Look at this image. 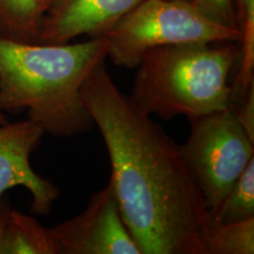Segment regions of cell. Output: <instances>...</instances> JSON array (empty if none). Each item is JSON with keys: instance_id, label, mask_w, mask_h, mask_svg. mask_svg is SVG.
Wrapping results in <instances>:
<instances>
[{"instance_id": "cell-1", "label": "cell", "mask_w": 254, "mask_h": 254, "mask_svg": "<svg viewBox=\"0 0 254 254\" xmlns=\"http://www.w3.org/2000/svg\"><path fill=\"white\" fill-rule=\"evenodd\" d=\"M80 93L103 135L110 182L141 253L205 254L211 215L180 145L123 93L106 62L88 74Z\"/></svg>"}, {"instance_id": "cell-2", "label": "cell", "mask_w": 254, "mask_h": 254, "mask_svg": "<svg viewBox=\"0 0 254 254\" xmlns=\"http://www.w3.org/2000/svg\"><path fill=\"white\" fill-rule=\"evenodd\" d=\"M105 36L82 43H21L0 37V111L20 113L57 138L95 126L81 98L88 74L106 62Z\"/></svg>"}, {"instance_id": "cell-3", "label": "cell", "mask_w": 254, "mask_h": 254, "mask_svg": "<svg viewBox=\"0 0 254 254\" xmlns=\"http://www.w3.org/2000/svg\"><path fill=\"white\" fill-rule=\"evenodd\" d=\"M182 44L150 50L142 57L133 82L132 99L150 116L189 120L231 109L233 88L228 84L239 60L234 43Z\"/></svg>"}, {"instance_id": "cell-4", "label": "cell", "mask_w": 254, "mask_h": 254, "mask_svg": "<svg viewBox=\"0 0 254 254\" xmlns=\"http://www.w3.org/2000/svg\"><path fill=\"white\" fill-rule=\"evenodd\" d=\"M107 58L135 68L147 51L182 44L239 43L237 27L215 20L193 0H144L105 34Z\"/></svg>"}, {"instance_id": "cell-5", "label": "cell", "mask_w": 254, "mask_h": 254, "mask_svg": "<svg viewBox=\"0 0 254 254\" xmlns=\"http://www.w3.org/2000/svg\"><path fill=\"white\" fill-rule=\"evenodd\" d=\"M180 152L198 184L208 211L218 207L254 159V141L232 109L193 118Z\"/></svg>"}, {"instance_id": "cell-6", "label": "cell", "mask_w": 254, "mask_h": 254, "mask_svg": "<svg viewBox=\"0 0 254 254\" xmlns=\"http://www.w3.org/2000/svg\"><path fill=\"white\" fill-rule=\"evenodd\" d=\"M62 254H142L126 226L109 182L77 217L51 228Z\"/></svg>"}, {"instance_id": "cell-7", "label": "cell", "mask_w": 254, "mask_h": 254, "mask_svg": "<svg viewBox=\"0 0 254 254\" xmlns=\"http://www.w3.org/2000/svg\"><path fill=\"white\" fill-rule=\"evenodd\" d=\"M43 129L30 120L0 125V196L13 187H24L31 194L30 212L47 215L60 196V190L41 177L31 165V154L37 150Z\"/></svg>"}, {"instance_id": "cell-8", "label": "cell", "mask_w": 254, "mask_h": 254, "mask_svg": "<svg viewBox=\"0 0 254 254\" xmlns=\"http://www.w3.org/2000/svg\"><path fill=\"white\" fill-rule=\"evenodd\" d=\"M144 0H50L38 43L66 44L81 36H105Z\"/></svg>"}, {"instance_id": "cell-9", "label": "cell", "mask_w": 254, "mask_h": 254, "mask_svg": "<svg viewBox=\"0 0 254 254\" xmlns=\"http://www.w3.org/2000/svg\"><path fill=\"white\" fill-rule=\"evenodd\" d=\"M2 254H62L51 228L32 215L9 209L6 222Z\"/></svg>"}, {"instance_id": "cell-10", "label": "cell", "mask_w": 254, "mask_h": 254, "mask_svg": "<svg viewBox=\"0 0 254 254\" xmlns=\"http://www.w3.org/2000/svg\"><path fill=\"white\" fill-rule=\"evenodd\" d=\"M50 0H0V37L38 43L39 28Z\"/></svg>"}, {"instance_id": "cell-11", "label": "cell", "mask_w": 254, "mask_h": 254, "mask_svg": "<svg viewBox=\"0 0 254 254\" xmlns=\"http://www.w3.org/2000/svg\"><path fill=\"white\" fill-rule=\"evenodd\" d=\"M202 243L205 254H253L254 218L236 222H211Z\"/></svg>"}, {"instance_id": "cell-12", "label": "cell", "mask_w": 254, "mask_h": 254, "mask_svg": "<svg viewBox=\"0 0 254 254\" xmlns=\"http://www.w3.org/2000/svg\"><path fill=\"white\" fill-rule=\"evenodd\" d=\"M209 215L211 222H236L254 218V159Z\"/></svg>"}, {"instance_id": "cell-13", "label": "cell", "mask_w": 254, "mask_h": 254, "mask_svg": "<svg viewBox=\"0 0 254 254\" xmlns=\"http://www.w3.org/2000/svg\"><path fill=\"white\" fill-rule=\"evenodd\" d=\"M244 99L237 107L232 106L234 116L251 140L254 141V81L244 94Z\"/></svg>"}, {"instance_id": "cell-14", "label": "cell", "mask_w": 254, "mask_h": 254, "mask_svg": "<svg viewBox=\"0 0 254 254\" xmlns=\"http://www.w3.org/2000/svg\"><path fill=\"white\" fill-rule=\"evenodd\" d=\"M195 2L215 20L228 26L237 27L234 0H195Z\"/></svg>"}, {"instance_id": "cell-15", "label": "cell", "mask_w": 254, "mask_h": 254, "mask_svg": "<svg viewBox=\"0 0 254 254\" xmlns=\"http://www.w3.org/2000/svg\"><path fill=\"white\" fill-rule=\"evenodd\" d=\"M9 209H11V204H9L8 196L2 194L0 196V254H2V250H4L5 228Z\"/></svg>"}, {"instance_id": "cell-16", "label": "cell", "mask_w": 254, "mask_h": 254, "mask_svg": "<svg viewBox=\"0 0 254 254\" xmlns=\"http://www.w3.org/2000/svg\"><path fill=\"white\" fill-rule=\"evenodd\" d=\"M6 123H8V122H7V119H6L5 113L0 111V125H2V124H6Z\"/></svg>"}, {"instance_id": "cell-17", "label": "cell", "mask_w": 254, "mask_h": 254, "mask_svg": "<svg viewBox=\"0 0 254 254\" xmlns=\"http://www.w3.org/2000/svg\"><path fill=\"white\" fill-rule=\"evenodd\" d=\"M193 1H195V0H193Z\"/></svg>"}]
</instances>
